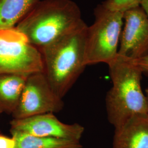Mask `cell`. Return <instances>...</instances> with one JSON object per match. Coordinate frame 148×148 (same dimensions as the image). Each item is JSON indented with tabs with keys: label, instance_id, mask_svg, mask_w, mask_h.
<instances>
[{
	"label": "cell",
	"instance_id": "6da1fadb",
	"mask_svg": "<svg viewBox=\"0 0 148 148\" xmlns=\"http://www.w3.org/2000/svg\"><path fill=\"white\" fill-rule=\"evenodd\" d=\"M108 66L112 84L106 98L109 122L115 128L133 117L148 115V101L141 86V69L132 59L119 54Z\"/></svg>",
	"mask_w": 148,
	"mask_h": 148
},
{
	"label": "cell",
	"instance_id": "7a4b0ae2",
	"mask_svg": "<svg viewBox=\"0 0 148 148\" xmlns=\"http://www.w3.org/2000/svg\"><path fill=\"white\" fill-rule=\"evenodd\" d=\"M87 27L84 21L40 50L44 73L55 92L62 98L87 66L85 58Z\"/></svg>",
	"mask_w": 148,
	"mask_h": 148
},
{
	"label": "cell",
	"instance_id": "3957f363",
	"mask_svg": "<svg viewBox=\"0 0 148 148\" xmlns=\"http://www.w3.org/2000/svg\"><path fill=\"white\" fill-rule=\"evenodd\" d=\"M83 21L72 0H40L14 27L40 50Z\"/></svg>",
	"mask_w": 148,
	"mask_h": 148
},
{
	"label": "cell",
	"instance_id": "277c9868",
	"mask_svg": "<svg viewBox=\"0 0 148 148\" xmlns=\"http://www.w3.org/2000/svg\"><path fill=\"white\" fill-rule=\"evenodd\" d=\"M124 13L112 11L99 5L95 20L87 27L85 45L86 65L109 64L118 54Z\"/></svg>",
	"mask_w": 148,
	"mask_h": 148
},
{
	"label": "cell",
	"instance_id": "5b68a950",
	"mask_svg": "<svg viewBox=\"0 0 148 148\" xmlns=\"http://www.w3.org/2000/svg\"><path fill=\"white\" fill-rule=\"evenodd\" d=\"M44 72L40 51L15 27L0 29V75Z\"/></svg>",
	"mask_w": 148,
	"mask_h": 148
},
{
	"label": "cell",
	"instance_id": "8992f818",
	"mask_svg": "<svg viewBox=\"0 0 148 148\" xmlns=\"http://www.w3.org/2000/svg\"><path fill=\"white\" fill-rule=\"evenodd\" d=\"M63 98L54 90L44 72L29 74L19 104L12 114L21 119L46 113L58 112L63 109Z\"/></svg>",
	"mask_w": 148,
	"mask_h": 148
},
{
	"label": "cell",
	"instance_id": "52a82bcc",
	"mask_svg": "<svg viewBox=\"0 0 148 148\" xmlns=\"http://www.w3.org/2000/svg\"><path fill=\"white\" fill-rule=\"evenodd\" d=\"M11 130L35 136L59 138L80 141L85 128L79 123L66 124L53 113H46L21 119H13Z\"/></svg>",
	"mask_w": 148,
	"mask_h": 148
},
{
	"label": "cell",
	"instance_id": "ba28073f",
	"mask_svg": "<svg viewBox=\"0 0 148 148\" xmlns=\"http://www.w3.org/2000/svg\"><path fill=\"white\" fill-rule=\"evenodd\" d=\"M118 54L136 59L148 54V17L139 5L124 12Z\"/></svg>",
	"mask_w": 148,
	"mask_h": 148
},
{
	"label": "cell",
	"instance_id": "9c48e42d",
	"mask_svg": "<svg viewBox=\"0 0 148 148\" xmlns=\"http://www.w3.org/2000/svg\"><path fill=\"white\" fill-rule=\"evenodd\" d=\"M112 148H148V115L133 117L115 128Z\"/></svg>",
	"mask_w": 148,
	"mask_h": 148
},
{
	"label": "cell",
	"instance_id": "30bf717a",
	"mask_svg": "<svg viewBox=\"0 0 148 148\" xmlns=\"http://www.w3.org/2000/svg\"><path fill=\"white\" fill-rule=\"evenodd\" d=\"M27 74L0 75V114H12L19 104Z\"/></svg>",
	"mask_w": 148,
	"mask_h": 148
},
{
	"label": "cell",
	"instance_id": "8fae6325",
	"mask_svg": "<svg viewBox=\"0 0 148 148\" xmlns=\"http://www.w3.org/2000/svg\"><path fill=\"white\" fill-rule=\"evenodd\" d=\"M15 148H83L80 141L59 138L39 137L11 130Z\"/></svg>",
	"mask_w": 148,
	"mask_h": 148
},
{
	"label": "cell",
	"instance_id": "7c38bea8",
	"mask_svg": "<svg viewBox=\"0 0 148 148\" xmlns=\"http://www.w3.org/2000/svg\"><path fill=\"white\" fill-rule=\"evenodd\" d=\"M40 0H0V29L13 28Z\"/></svg>",
	"mask_w": 148,
	"mask_h": 148
},
{
	"label": "cell",
	"instance_id": "4fadbf2b",
	"mask_svg": "<svg viewBox=\"0 0 148 148\" xmlns=\"http://www.w3.org/2000/svg\"><path fill=\"white\" fill-rule=\"evenodd\" d=\"M140 2L141 0H106L101 5L108 10L124 13L140 5Z\"/></svg>",
	"mask_w": 148,
	"mask_h": 148
},
{
	"label": "cell",
	"instance_id": "5bb4252c",
	"mask_svg": "<svg viewBox=\"0 0 148 148\" xmlns=\"http://www.w3.org/2000/svg\"><path fill=\"white\" fill-rule=\"evenodd\" d=\"M16 142L13 138L0 134V148H15Z\"/></svg>",
	"mask_w": 148,
	"mask_h": 148
},
{
	"label": "cell",
	"instance_id": "9a60e30c",
	"mask_svg": "<svg viewBox=\"0 0 148 148\" xmlns=\"http://www.w3.org/2000/svg\"><path fill=\"white\" fill-rule=\"evenodd\" d=\"M132 60L141 69L143 73L148 74V54L140 58L132 59Z\"/></svg>",
	"mask_w": 148,
	"mask_h": 148
},
{
	"label": "cell",
	"instance_id": "2e32d148",
	"mask_svg": "<svg viewBox=\"0 0 148 148\" xmlns=\"http://www.w3.org/2000/svg\"><path fill=\"white\" fill-rule=\"evenodd\" d=\"M140 6L148 17V0H141Z\"/></svg>",
	"mask_w": 148,
	"mask_h": 148
},
{
	"label": "cell",
	"instance_id": "e0dca14e",
	"mask_svg": "<svg viewBox=\"0 0 148 148\" xmlns=\"http://www.w3.org/2000/svg\"><path fill=\"white\" fill-rule=\"evenodd\" d=\"M145 93H146V97H147V101L148 102V88H147V90H145Z\"/></svg>",
	"mask_w": 148,
	"mask_h": 148
}]
</instances>
